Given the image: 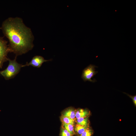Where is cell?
<instances>
[{"label":"cell","instance_id":"cell-2","mask_svg":"<svg viewBox=\"0 0 136 136\" xmlns=\"http://www.w3.org/2000/svg\"><path fill=\"white\" fill-rule=\"evenodd\" d=\"M17 56L14 60L8 58L9 64L7 68L0 72V74L6 80L14 78L18 73L22 67V65L18 63L16 61Z\"/></svg>","mask_w":136,"mask_h":136},{"label":"cell","instance_id":"cell-10","mask_svg":"<svg viewBox=\"0 0 136 136\" xmlns=\"http://www.w3.org/2000/svg\"><path fill=\"white\" fill-rule=\"evenodd\" d=\"M62 127L67 130L73 135L75 134L74 125L62 123Z\"/></svg>","mask_w":136,"mask_h":136},{"label":"cell","instance_id":"cell-12","mask_svg":"<svg viewBox=\"0 0 136 136\" xmlns=\"http://www.w3.org/2000/svg\"><path fill=\"white\" fill-rule=\"evenodd\" d=\"M93 133V130L89 126L79 136H92Z\"/></svg>","mask_w":136,"mask_h":136},{"label":"cell","instance_id":"cell-8","mask_svg":"<svg viewBox=\"0 0 136 136\" xmlns=\"http://www.w3.org/2000/svg\"><path fill=\"white\" fill-rule=\"evenodd\" d=\"M89 126H84L77 124L74 127V131L76 135L79 136Z\"/></svg>","mask_w":136,"mask_h":136},{"label":"cell","instance_id":"cell-3","mask_svg":"<svg viewBox=\"0 0 136 136\" xmlns=\"http://www.w3.org/2000/svg\"><path fill=\"white\" fill-rule=\"evenodd\" d=\"M8 41L0 36V68H2L4 62L7 60V54L10 52Z\"/></svg>","mask_w":136,"mask_h":136},{"label":"cell","instance_id":"cell-5","mask_svg":"<svg viewBox=\"0 0 136 136\" xmlns=\"http://www.w3.org/2000/svg\"><path fill=\"white\" fill-rule=\"evenodd\" d=\"M52 60V59L46 60L41 56L36 55L34 56L29 63L27 62L25 64L22 65V67L31 65L34 67L39 68L44 62L51 61Z\"/></svg>","mask_w":136,"mask_h":136},{"label":"cell","instance_id":"cell-7","mask_svg":"<svg viewBox=\"0 0 136 136\" xmlns=\"http://www.w3.org/2000/svg\"><path fill=\"white\" fill-rule=\"evenodd\" d=\"M90 114V111L86 109H80L76 111L75 116L76 119L81 117L89 116Z\"/></svg>","mask_w":136,"mask_h":136},{"label":"cell","instance_id":"cell-14","mask_svg":"<svg viewBox=\"0 0 136 136\" xmlns=\"http://www.w3.org/2000/svg\"><path fill=\"white\" fill-rule=\"evenodd\" d=\"M124 93L126 94L128 96H129L131 98L133 101L134 103V104L136 106V95L132 96L130 95H129L127 93Z\"/></svg>","mask_w":136,"mask_h":136},{"label":"cell","instance_id":"cell-1","mask_svg":"<svg viewBox=\"0 0 136 136\" xmlns=\"http://www.w3.org/2000/svg\"><path fill=\"white\" fill-rule=\"evenodd\" d=\"M1 28L9 40L10 52L13 53L16 56L25 54L33 48L34 35L21 18L9 17L3 22Z\"/></svg>","mask_w":136,"mask_h":136},{"label":"cell","instance_id":"cell-15","mask_svg":"<svg viewBox=\"0 0 136 136\" xmlns=\"http://www.w3.org/2000/svg\"><path fill=\"white\" fill-rule=\"evenodd\" d=\"M0 29H1V28L0 27Z\"/></svg>","mask_w":136,"mask_h":136},{"label":"cell","instance_id":"cell-4","mask_svg":"<svg viewBox=\"0 0 136 136\" xmlns=\"http://www.w3.org/2000/svg\"><path fill=\"white\" fill-rule=\"evenodd\" d=\"M97 66L94 65L90 64L85 68L83 70L81 78L84 82L89 81L92 82H94L97 81L95 79L92 80L91 78L98 73L95 71V67Z\"/></svg>","mask_w":136,"mask_h":136},{"label":"cell","instance_id":"cell-6","mask_svg":"<svg viewBox=\"0 0 136 136\" xmlns=\"http://www.w3.org/2000/svg\"><path fill=\"white\" fill-rule=\"evenodd\" d=\"M76 110L72 108L66 109L62 113L61 115L65 116L76 121L75 112Z\"/></svg>","mask_w":136,"mask_h":136},{"label":"cell","instance_id":"cell-9","mask_svg":"<svg viewBox=\"0 0 136 136\" xmlns=\"http://www.w3.org/2000/svg\"><path fill=\"white\" fill-rule=\"evenodd\" d=\"M89 116L80 118L77 119L76 122L77 124L84 126H89Z\"/></svg>","mask_w":136,"mask_h":136},{"label":"cell","instance_id":"cell-13","mask_svg":"<svg viewBox=\"0 0 136 136\" xmlns=\"http://www.w3.org/2000/svg\"><path fill=\"white\" fill-rule=\"evenodd\" d=\"M60 136H73L67 130L61 126L60 134Z\"/></svg>","mask_w":136,"mask_h":136},{"label":"cell","instance_id":"cell-11","mask_svg":"<svg viewBox=\"0 0 136 136\" xmlns=\"http://www.w3.org/2000/svg\"><path fill=\"white\" fill-rule=\"evenodd\" d=\"M60 120L62 123L66 124H71L74 125L75 120L68 117L61 115L60 117Z\"/></svg>","mask_w":136,"mask_h":136}]
</instances>
